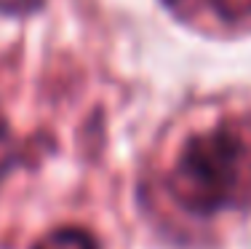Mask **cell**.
<instances>
[{"label":"cell","instance_id":"obj_2","mask_svg":"<svg viewBox=\"0 0 251 249\" xmlns=\"http://www.w3.org/2000/svg\"><path fill=\"white\" fill-rule=\"evenodd\" d=\"M32 249H99L97 239L83 228H59L43 236Z\"/></svg>","mask_w":251,"mask_h":249},{"label":"cell","instance_id":"obj_5","mask_svg":"<svg viewBox=\"0 0 251 249\" xmlns=\"http://www.w3.org/2000/svg\"><path fill=\"white\" fill-rule=\"evenodd\" d=\"M166 5H169L171 11H176V14H193V11H198L203 3H208V0H163Z\"/></svg>","mask_w":251,"mask_h":249},{"label":"cell","instance_id":"obj_4","mask_svg":"<svg viewBox=\"0 0 251 249\" xmlns=\"http://www.w3.org/2000/svg\"><path fill=\"white\" fill-rule=\"evenodd\" d=\"M16 158H19V147H16V142H14V137H11L8 126H5L3 118H0V177H3L5 171L16 164Z\"/></svg>","mask_w":251,"mask_h":249},{"label":"cell","instance_id":"obj_3","mask_svg":"<svg viewBox=\"0 0 251 249\" xmlns=\"http://www.w3.org/2000/svg\"><path fill=\"white\" fill-rule=\"evenodd\" d=\"M208 3L227 22H238L251 16V0H208Z\"/></svg>","mask_w":251,"mask_h":249},{"label":"cell","instance_id":"obj_1","mask_svg":"<svg viewBox=\"0 0 251 249\" xmlns=\"http://www.w3.org/2000/svg\"><path fill=\"white\" fill-rule=\"evenodd\" d=\"M251 182V139L235 123H222L187 139L169 177V191L193 215H214Z\"/></svg>","mask_w":251,"mask_h":249}]
</instances>
